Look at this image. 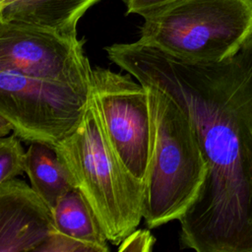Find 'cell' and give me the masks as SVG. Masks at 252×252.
I'll return each instance as SVG.
<instances>
[{
    "instance_id": "cell-1",
    "label": "cell",
    "mask_w": 252,
    "mask_h": 252,
    "mask_svg": "<svg viewBox=\"0 0 252 252\" xmlns=\"http://www.w3.org/2000/svg\"><path fill=\"white\" fill-rule=\"evenodd\" d=\"M144 86L187 113L207 161L199 195L178 220L182 248L252 252V35L219 62H194L140 40L104 47Z\"/></svg>"
},
{
    "instance_id": "cell-2",
    "label": "cell",
    "mask_w": 252,
    "mask_h": 252,
    "mask_svg": "<svg viewBox=\"0 0 252 252\" xmlns=\"http://www.w3.org/2000/svg\"><path fill=\"white\" fill-rule=\"evenodd\" d=\"M145 87L152 114V154L143 219L151 229L181 219L197 199L208 165L187 113L165 92Z\"/></svg>"
},
{
    "instance_id": "cell-3",
    "label": "cell",
    "mask_w": 252,
    "mask_h": 252,
    "mask_svg": "<svg viewBox=\"0 0 252 252\" xmlns=\"http://www.w3.org/2000/svg\"><path fill=\"white\" fill-rule=\"evenodd\" d=\"M54 149L75 187L94 210L107 240L119 245L143 218L145 184L115 155L92 97L81 123Z\"/></svg>"
},
{
    "instance_id": "cell-4",
    "label": "cell",
    "mask_w": 252,
    "mask_h": 252,
    "mask_svg": "<svg viewBox=\"0 0 252 252\" xmlns=\"http://www.w3.org/2000/svg\"><path fill=\"white\" fill-rule=\"evenodd\" d=\"M138 40L194 62H219L252 35V0H175L143 17Z\"/></svg>"
},
{
    "instance_id": "cell-5",
    "label": "cell",
    "mask_w": 252,
    "mask_h": 252,
    "mask_svg": "<svg viewBox=\"0 0 252 252\" xmlns=\"http://www.w3.org/2000/svg\"><path fill=\"white\" fill-rule=\"evenodd\" d=\"M91 87L35 79L0 68V115L29 143L54 147L81 123Z\"/></svg>"
},
{
    "instance_id": "cell-6",
    "label": "cell",
    "mask_w": 252,
    "mask_h": 252,
    "mask_svg": "<svg viewBox=\"0 0 252 252\" xmlns=\"http://www.w3.org/2000/svg\"><path fill=\"white\" fill-rule=\"evenodd\" d=\"M132 77L96 66L92 69L91 97L115 155L145 184L152 154V114L147 88Z\"/></svg>"
},
{
    "instance_id": "cell-7",
    "label": "cell",
    "mask_w": 252,
    "mask_h": 252,
    "mask_svg": "<svg viewBox=\"0 0 252 252\" xmlns=\"http://www.w3.org/2000/svg\"><path fill=\"white\" fill-rule=\"evenodd\" d=\"M84 39L14 23H0V68L54 82L91 87Z\"/></svg>"
},
{
    "instance_id": "cell-8",
    "label": "cell",
    "mask_w": 252,
    "mask_h": 252,
    "mask_svg": "<svg viewBox=\"0 0 252 252\" xmlns=\"http://www.w3.org/2000/svg\"><path fill=\"white\" fill-rule=\"evenodd\" d=\"M54 229L52 210L32 187L0 183V252L37 251Z\"/></svg>"
},
{
    "instance_id": "cell-9",
    "label": "cell",
    "mask_w": 252,
    "mask_h": 252,
    "mask_svg": "<svg viewBox=\"0 0 252 252\" xmlns=\"http://www.w3.org/2000/svg\"><path fill=\"white\" fill-rule=\"evenodd\" d=\"M101 0H9L0 5V23H14L78 36L83 15Z\"/></svg>"
},
{
    "instance_id": "cell-10",
    "label": "cell",
    "mask_w": 252,
    "mask_h": 252,
    "mask_svg": "<svg viewBox=\"0 0 252 252\" xmlns=\"http://www.w3.org/2000/svg\"><path fill=\"white\" fill-rule=\"evenodd\" d=\"M26 173L32 187L51 210L64 194L76 188L56 150L46 144L30 143L27 150Z\"/></svg>"
},
{
    "instance_id": "cell-11",
    "label": "cell",
    "mask_w": 252,
    "mask_h": 252,
    "mask_svg": "<svg viewBox=\"0 0 252 252\" xmlns=\"http://www.w3.org/2000/svg\"><path fill=\"white\" fill-rule=\"evenodd\" d=\"M52 215L57 231L94 246L96 252L109 251L103 228L79 189L64 194L52 209Z\"/></svg>"
},
{
    "instance_id": "cell-12",
    "label": "cell",
    "mask_w": 252,
    "mask_h": 252,
    "mask_svg": "<svg viewBox=\"0 0 252 252\" xmlns=\"http://www.w3.org/2000/svg\"><path fill=\"white\" fill-rule=\"evenodd\" d=\"M15 133L0 138V183L26 172L27 151Z\"/></svg>"
},
{
    "instance_id": "cell-13",
    "label": "cell",
    "mask_w": 252,
    "mask_h": 252,
    "mask_svg": "<svg viewBox=\"0 0 252 252\" xmlns=\"http://www.w3.org/2000/svg\"><path fill=\"white\" fill-rule=\"evenodd\" d=\"M38 252H96L90 244L69 237L56 229L52 230L44 243L37 249Z\"/></svg>"
},
{
    "instance_id": "cell-14",
    "label": "cell",
    "mask_w": 252,
    "mask_h": 252,
    "mask_svg": "<svg viewBox=\"0 0 252 252\" xmlns=\"http://www.w3.org/2000/svg\"><path fill=\"white\" fill-rule=\"evenodd\" d=\"M156 242L150 229H135L119 244L118 251L150 252Z\"/></svg>"
},
{
    "instance_id": "cell-15",
    "label": "cell",
    "mask_w": 252,
    "mask_h": 252,
    "mask_svg": "<svg viewBox=\"0 0 252 252\" xmlns=\"http://www.w3.org/2000/svg\"><path fill=\"white\" fill-rule=\"evenodd\" d=\"M175 0H123L127 14H137L142 17Z\"/></svg>"
},
{
    "instance_id": "cell-16",
    "label": "cell",
    "mask_w": 252,
    "mask_h": 252,
    "mask_svg": "<svg viewBox=\"0 0 252 252\" xmlns=\"http://www.w3.org/2000/svg\"><path fill=\"white\" fill-rule=\"evenodd\" d=\"M10 132H13V126L8 119L0 115V138L8 136Z\"/></svg>"
},
{
    "instance_id": "cell-17",
    "label": "cell",
    "mask_w": 252,
    "mask_h": 252,
    "mask_svg": "<svg viewBox=\"0 0 252 252\" xmlns=\"http://www.w3.org/2000/svg\"><path fill=\"white\" fill-rule=\"evenodd\" d=\"M9 0H0V5L1 4H4V3H6V2H8Z\"/></svg>"
}]
</instances>
